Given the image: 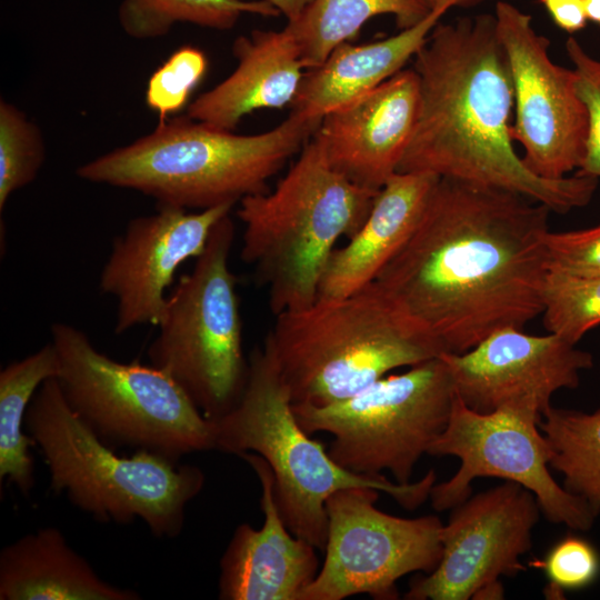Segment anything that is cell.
Listing matches in <instances>:
<instances>
[{
    "instance_id": "6",
    "label": "cell",
    "mask_w": 600,
    "mask_h": 600,
    "mask_svg": "<svg viewBox=\"0 0 600 600\" xmlns=\"http://www.w3.org/2000/svg\"><path fill=\"white\" fill-rule=\"evenodd\" d=\"M24 428L48 467L50 489L101 522L140 519L153 536L174 538L204 486L197 466L147 450L117 453L71 409L56 378L34 393Z\"/></svg>"
},
{
    "instance_id": "3",
    "label": "cell",
    "mask_w": 600,
    "mask_h": 600,
    "mask_svg": "<svg viewBox=\"0 0 600 600\" xmlns=\"http://www.w3.org/2000/svg\"><path fill=\"white\" fill-rule=\"evenodd\" d=\"M320 121L298 113L256 134H237L182 116L81 164L86 181L138 191L158 206L206 210L268 191V181L299 153Z\"/></svg>"
},
{
    "instance_id": "4",
    "label": "cell",
    "mask_w": 600,
    "mask_h": 600,
    "mask_svg": "<svg viewBox=\"0 0 600 600\" xmlns=\"http://www.w3.org/2000/svg\"><path fill=\"white\" fill-rule=\"evenodd\" d=\"M293 404L347 399L401 368L443 353L376 281L341 298L276 316L264 340Z\"/></svg>"
},
{
    "instance_id": "27",
    "label": "cell",
    "mask_w": 600,
    "mask_h": 600,
    "mask_svg": "<svg viewBox=\"0 0 600 600\" xmlns=\"http://www.w3.org/2000/svg\"><path fill=\"white\" fill-rule=\"evenodd\" d=\"M46 159L41 129L17 106L0 101V211L9 198L33 182Z\"/></svg>"
},
{
    "instance_id": "8",
    "label": "cell",
    "mask_w": 600,
    "mask_h": 600,
    "mask_svg": "<svg viewBox=\"0 0 600 600\" xmlns=\"http://www.w3.org/2000/svg\"><path fill=\"white\" fill-rule=\"evenodd\" d=\"M51 342L60 362L56 379L66 401L103 442L174 461L214 449L212 420L162 370L117 361L69 323L52 324Z\"/></svg>"
},
{
    "instance_id": "13",
    "label": "cell",
    "mask_w": 600,
    "mask_h": 600,
    "mask_svg": "<svg viewBox=\"0 0 600 600\" xmlns=\"http://www.w3.org/2000/svg\"><path fill=\"white\" fill-rule=\"evenodd\" d=\"M513 89L511 134L522 160L537 176L559 180L578 171L586 153L588 114L572 69L553 62L550 41L530 14L508 1L494 10Z\"/></svg>"
},
{
    "instance_id": "29",
    "label": "cell",
    "mask_w": 600,
    "mask_h": 600,
    "mask_svg": "<svg viewBox=\"0 0 600 600\" xmlns=\"http://www.w3.org/2000/svg\"><path fill=\"white\" fill-rule=\"evenodd\" d=\"M208 68L200 49L183 46L176 50L150 77L146 90L147 106L159 114V121L181 110L202 80Z\"/></svg>"
},
{
    "instance_id": "15",
    "label": "cell",
    "mask_w": 600,
    "mask_h": 600,
    "mask_svg": "<svg viewBox=\"0 0 600 600\" xmlns=\"http://www.w3.org/2000/svg\"><path fill=\"white\" fill-rule=\"evenodd\" d=\"M233 204L189 212L159 206L156 213L131 219L114 238L100 272L99 289L116 299L114 332L157 327L178 269L204 250L213 227Z\"/></svg>"
},
{
    "instance_id": "9",
    "label": "cell",
    "mask_w": 600,
    "mask_h": 600,
    "mask_svg": "<svg viewBox=\"0 0 600 600\" xmlns=\"http://www.w3.org/2000/svg\"><path fill=\"white\" fill-rule=\"evenodd\" d=\"M234 224L213 227L190 272L168 293L150 364L169 374L202 414L214 420L238 401L248 374L237 277L230 268Z\"/></svg>"
},
{
    "instance_id": "30",
    "label": "cell",
    "mask_w": 600,
    "mask_h": 600,
    "mask_svg": "<svg viewBox=\"0 0 600 600\" xmlns=\"http://www.w3.org/2000/svg\"><path fill=\"white\" fill-rule=\"evenodd\" d=\"M533 566L543 570L549 599H561L564 591L591 586L600 574V553L588 539L568 534L554 543L544 559Z\"/></svg>"
},
{
    "instance_id": "19",
    "label": "cell",
    "mask_w": 600,
    "mask_h": 600,
    "mask_svg": "<svg viewBox=\"0 0 600 600\" xmlns=\"http://www.w3.org/2000/svg\"><path fill=\"white\" fill-rule=\"evenodd\" d=\"M236 69L200 94L187 116L211 127L233 131L242 118L259 109L292 104L304 76L294 34L282 30H252L232 44Z\"/></svg>"
},
{
    "instance_id": "22",
    "label": "cell",
    "mask_w": 600,
    "mask_h": 600,
    "mask_svg": "<svg viewBox=\"0 0 600 600\" xmlns=\"http://www.w3.org/2000/svg\"><path fill=\"white\" fill-rule=\"evenodd\" d=\"M104 581L54 527L27 533L0 552V600H138Z\"/></svg>"
},
{
    "instance_id": "11",
    "label": "cell",
    "mask_w": 600,
    "mask_h": 600,
    "mask_svg": "<svg viewBox=\"0 0 600 600\" xmlns=\"http://www.w3.org/2000/svg\"><path fill=\"white\" fill-rule=\"evenodd\" d=\"M540 419V412L526 404L477 412L456 393L448 423L428 454L457 457L460 467L449 480L434 483L429 497L432 508L452 509L470 497L476 478L496 477L531 491L549 521L589 530L598 516L551 476L553 450L539 428Z\"/></svg>"
},
{
    "instance_id": "28",
    "label": "cell",
    "mask_w": 600,
    "mask_h": 600,
    "mask_svg": "<svg viewBox=\"0 0 600 600\" xmlns=\"http://www.w3.org/2000/svg\"><path fill=\"white\" fill-rule=\"evenodd\" d=\"M541 316L548 332L577 344L600 324V276L549 272Z\"/></svg>"
},
{
    "instance_id": "10",
    "label": "cell",
    "mask_w": 600,
    "mask_h": 600,
    "mask_svg": "<svg viewBox=\"0 0 600 600\" xmlns=\"http://www.w3.org/2000/svg\"><path fill=\"white\" fill-rule=\"evenodd\" d=\"M454 394L440 354L389 373L347 399L322 407L293 404V410L308 433L333 437L328 452L341 467L370 477L388 471L406 484L444 430Z\"/></svg>"
},
{
    "instance_id": "1",
    "label": "cell",
    "mask_w": 600,
    "mask_h": 600,
    "mask_svg": "<svg viewBox=\"0 0 600 600\" xmlns=\"http://www.w3.org/2000/svg\"><path fill=\"white\" fill-rule=\"evenodd\" d=\"M547 206L439 178L409 240L374 280L440 346L463 353L541 316Z\"/></svg>"
},
{
    "instance_id": "16",
    "label": "cell",
    "mask_w": 600,
    "mask_h": 600,
    "mask_svg": "<svg viewBox=\"0 0 600 600\" xmlns=\"http://www.w3.org/2000/svg\"><path fill=\"white\" fill-rule=\"evenodd\" d=\"M454 391L470 409L488 413L526 404L540 414L561 389H574L580 373L593 367L590 352L558 334L498 330L463 353H442Z\"/></svg>"
},
{
    "instance_id": "35",
    "label": "cell",
    "mask_w": 600,
    "mask_h": 600,
    "mask_svg": "<svg viewBox=\"0 0 600 600\" xmlns=\"http://www.w3.org/2000/svg\"><path fill=\"white\" fill-rule=\"evenodd\" d=\"M584 9L588 21L600 26V0H584Z\"/></svg>"
},
{
    "instance_id": "36",
    "label": "cell",
    "mask_w": 600,
    "mask_h": 600,
    "mask_svg": "<svg viewBox=\"0 0 600 600\" xmlns=\"http://www.w3.org/2000/svg\"><path fill=\"white\" fill-rule=\"evenodd\" d=\"M431 9L439 8L444 4H452L453 7L469 6L468 0H427Z\"/></svg>"
},
{
    "instance_id": "34",
    "label": "cell",
    "mask_w": 600,
    "mask_h": 600,
    "mask_svg": "<svg viewBox=\"0 0 600 600\" xmlns=\"http://www.w3.org/2000/svg\"><path fill=\"white\" fill-rule=\"evenodd\" d=\"M279 12L284 16L288 22L298 20L313 0H267Z\"/></svg>"
},
{
    "instance_id": "5",
    "label": "cell",
    "mask_w": 600,
    "mask_h": 600,
    "mask_svg": "<svg viewBox=\"0 0 600 600\" xmlns=\"http://www.w3.org/2000/svg\"><path fill=\"white\" fill-rule=\"evenodd\" d=\"M377 193L334 170L313 134L272 191L239 202L240 256L267 287L274 316L317 300L337 241L358 231Z\"/></svg>"
},
{
    "instance_id": "20",
    "label": "cell",
    "mask_w": 600,
    "mask_h": 600,
    "mask_svg": "<svg viewBox=\"0 0 600 600\" xmlns=\"http://www.w3.org/2000/svg\"><path fill=\"white\" fill-rule=\"evenodd\" d=\"M438 179L426 172L390 177L358 231L331 253L317 299L341 298L372 283L414 232Z\"/></svg>"
},
{
    "instance_id": "23",
    "label": "cell",
    "mask_w": 600,
    "mask_h": 600,
    "mask_svg": "<svg viewBox=\"0 0 600 600\" xmlns=\"http://www.w3.org/2000/svg\"><path fill=\"white\" fill-rule=\"evenodd\" d=\"M59 370L58 352L50 341L0 371V480L14 484L26 496L34 486L30 447H36L24 432L27 409L41 384L57 378Z\"/></svg>"
},
{
    "instance_id": "24",
    "label": "cell",
    "mask_w": 600,
    "mask_h": 600,
    "mask_svg": "<svg viewBox=\"0 0 600 600\" xmlns=\"http://www.w3.org/2000/svg\"><path fill=\"white\" fill-rule=\"evenodd\" d=\"M427 0H313L301 17L288 22L306 69L320 66L334 48L349 42L380 14L394 17L399 30L421 22L432 11Z\"/></svg>"
},
{
    "instance_id": "31",
    "label": "cell",
    "mask_w": 600,
    "mask_h": 600,
    "mask_svg": "<svg viewBox=\"0 0 600 600\" xmlns=\"http://www.w3.org/2000/svg\"><path fill=\"white\" fill-rule=\"evenodd\" d=\"M574 86L588 114L586 153L580 174L600 178V58H593L573 37L566 41Z\"/></svg>"
},
{
    "instance_id": "26",
    "label": "cell",
    "mask_w": 600,
    "mask_h": 600,
    "mask_svg": "<svg viewBox=\"0 0 600 600\" xmlns=\"http://www.w3.org/2000/svg\"><path fill=\"white\" fill-rule=\"evenodd\" d=\"M244 13L278 17L267 0H122L118 20L133 39L166 36L177 23L229 30Z\"/></svg>"
},
{
    "instance_id": "2",
    "label": "cell",
    "mask_w": 600,
    "mask_h": 600,
    "mask_svg": "<svg viewBox=\"0 0 600 600\" xmlns=\"http://www.w3.org/2000/svg\"><path fill=\"white\" fill-rule=\"evenodd\" d=\"M414 131L398 172H426L521 194L566 213L584 207L597 178L533 173L514 149L513 89L494 14L438 23L414 56Z\"/></svg>"
},
{
    "instance_id": "32",
    "label": "cell",
    "mask_w": 600,
    "mask_h": 600,
    "mask_svg": "<svg viewBox=\"0 0 600 600\" xmlns=\"http://www.w3.org/2000/svg\"><path fill=\"white\" fill-rule=\"evenodd\" d=\"M549 272L570 276H600V224L546 237Z\"/></svg>"
},
{
    "instance_id": "14",
    "label": "cell",
    "mask_w": 600,
    "mask_h": 600,
    "mask_svg": "<svg viewBox=\"0 0 600 600\" xmlns=\"http://www.w3.org/2000/svg\"><path fill=\"white\" fill-rule=\"evenodd\" d=\"M540 511L534 494L511 481L467 498L442 526L438 566L413 580L404 599H473L501 576L524 571L520 558L532 547Z\"/></svg>"
},
{
    "instance_id": "7",
    "label": "cell",
    "mask_w": 600,
    "mask_h": 600,
    "mask_svg": "<svg viewBox=\"0 0 600 600\" xmlns=\"http://www.w3.org/2000/svg\"><path fill=\"white\" fill-rule=\"evenodd\" d=\"M212 422L216 450L238 457L252 452L267 461L287 527L320 551L327 540L326 503L334 492L370 487L413 510L430 497L437 480L430 470L421 480L401 484L384 476L357 474L338 464L299 423L290 391L266 341L249 358L238 401Z\"/></svg>"
},
{
    "instance_id": "21",
    "label": "cell",
    "mask_w": 600,
    "mask_h": 600,
    "mask_svg": "<svg viewBox=\"0 0 600 600\" xmlns=\"http://www.w3.org/2000/svg\"><path fill=\"white\" fill-rule=\"evenodd\" d=\"M451 8H436L421 22L384 39L341 43L320 66L304 72L291 111L321 121L326 114L374 90L414 58Z\"/></svg>"
},
{
    "instance_id": "33",
    "label": "cell",
    "mask_w": 600,
    "mask_h": 600,
    "mask_svg": "<svg viewBox=\"0 0 600 600\" xmlns=\"http://www.w3.org/2000/svg\"><path fill=\"white\" fill-rule=\"evenodd\" d=\"M554 24L568 33L582 30L587 22L584 0H539Z\"/></svg>"
},
{
    "instance_id": "18",
    "label": "cell",
    "mask_w": 600,
    "mask_h": 600,
    "mask_svg": "<svg viewBox=\"0 0 600 600\" xmlns=\"http://www.w3.org/2000/svg\"><path fill=\"white\" fill-rule=\"evenodd\" d=\"M256 473L263 523L239 524L221 559L218 598L221 600H301L320 569L318 548L287 527L274 494L273 473L260 456H240Z\"/></svg>"
},
{
    "instance_id": "17",
    "label": "cell",
    "mask_w": 600,
    "mask_h": 600,
    "mask_svg": "<svg viewBox=\"0 0 600 600\" xmlns=\"http://www.w3.org/2000/svg\"><path fill=\"white\" fill-rule=\"evenodd\" d=\"M418 74L402 69L374 90L326 114L314 132L330 166L354 184L379 191L398 172L416 128Z\"/></svg>"
},
{
    "instance_id": "25",
    "label": "cell",
    "mask_w": 600,
    "mask_h": 600,
    "mask_svg": "<svg viewBox=\"0 0 600 600\" xmlns=\"http://www.w3.org/2000/svg\"><path fill=\"white\" fill-rule=\"evenodd\" d=\"M539 428L553 450L550 467L563 476V488L600 513V407L593 412L550 406Z\"/></svg>"
},
{
    "instance_id": "37",
    "label": "cell",
    "mask_w": 600,
    "mask_h": 600,
    "mask_svg": "<svg viewBox=\"0 0 600 600\" xmlns=\"http://www.w3.org/2000/svg\"><path fill=\"white\" fill-rule=\"evenodd\" d=\"M480 1L481 0H468V4L473 6V4H476V3L480 2Z\"/></svg>"
},
{
    "instance_id": "12",
    "label": "cell",
    "mask_w": 600,
    "mask_h": 600,
    "mask_svg": "<svg viewBox=\"0 0 600 600\" xmlns=\"http://www.w3.org/2000/svg\"><path fill=\"white\" fill-rule=\"evenodd\" d=\"M379 490L346 488L326 503L324 560L301 600H343L368 594L376 600L399 598L403 576L431 572L442 554L443 523L432 514L400 518L379 510Z\"/></svg>"
}]
</instances>
